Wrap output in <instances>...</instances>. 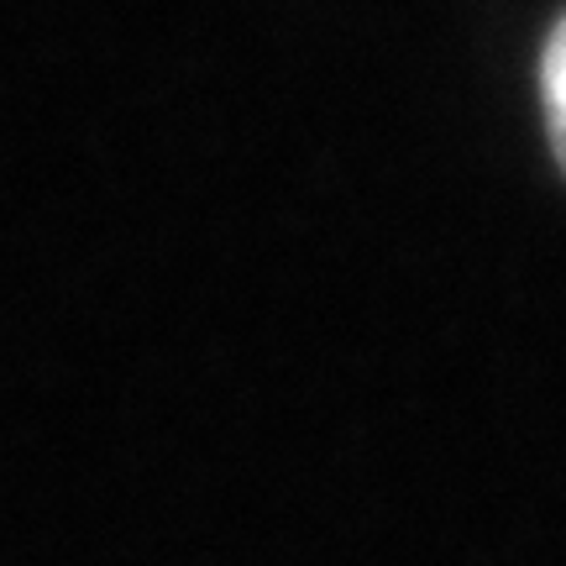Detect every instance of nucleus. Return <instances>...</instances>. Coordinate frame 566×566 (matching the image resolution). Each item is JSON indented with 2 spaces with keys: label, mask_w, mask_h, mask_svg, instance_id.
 Wrapping results in <instances>:
<instances>
[{
  "label": "nucleus",
  "mask_w": 566,
  "mask_h": 566,
  "mask_svg": "<svg viewBox=\"0 0 566 566\" xmlns=\"http://www.w3.org/2000/svg\"><path fill=\"white\" fill-rule=\"evenodd\" d=\"M562 27H551V38H546V53H541V90H546V132H551V153L562 158V74H566V63H562Z\"/></svg>",
  "instance_id": "nucleus-1"
}]
</instances>
